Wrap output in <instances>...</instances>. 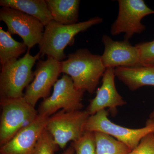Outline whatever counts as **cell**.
I'll return each instance as SVG.
<instances>
[{
	"mask_svg": "<svg viewBox=\"0 0 154 154\" xmlns=\"http://www.w3.org/2000/svg\"><path fill=\"white\" fill-rule=\"evenodd\" d=\"M108 113L103 110L90 116L85 126V131L100 132L109 135L127 146L131 150L135 148L147 135L154 133V119H149L145 126L130 128L115 124L108 118Z\"/></svg>",
	"mask_w": 154,
	"mask_h": 154,
	"instance_id": "277c9868",
	"label": "cell"
},
{
	"mask_svg": "<svg viewBox=\"0 0 154 154\" xmlns=\"http://www.w3.org/2000/svg\"><path fill=\"white\" fill-rule=\"evenodd\" d=\"M139 50L142 65L154 64V40L135 45Z\"/></svg>",
	"mask_w": 154,
	"mask_h": 154,
	"instance_id": "44dd1931",
	"label": "cell"
},
{
	"mask_svg": "<svg viewBox=\"0 0 154 154\" xmlns=\"http://www.w3.org/2000/svg\"><path fill=\"white\" fill-rule=\"evenodd\" d=\"M0 21L5 23L7 31L11 35L17 34L22 38L28 50L41 41L45 26L35 17L17 9L2 7L0 9Z\"/></svg>",
	"mask_w": 154,
	"mask_h": 154,
	"instance_id": "9c48e42d",
	"label": "cell"
},
{
	"mask_svg": "<svg viewBox=\"0 0 154 154\" xmlns=\"http://www.w3.org/2000/svg\"><path fill=\"white\" fill-rule=\"evenodd\" d=\"M114 68H109L102 76V85L96 91V96L92 99L86 110L90 116L108 108L110 112L115 114L117 107L126 105L116 90L115 83Z\"/></svg>",
	"mask_w": 154,
	"mask_h": 154,
	"instance_id": "4fadbf2b",
	"label": "cell"
},
{
	"mask_svg": "<svg viewBox=\"0 0 154 154\" xmlns=\"http://www.w3.org/2000/svg\"><path fill=\"white\" fill-rule=\"evenodd\" d=\"M54 21L64 25L78 23L79 0H46Z\"/></svg>",
	"mask_w": 154,
	"mask_h": 154,
	"instance_id": "2e32d148",
	"label": "cell"
},
{
	"mask_svg": "<svg viewBox=\"0 0 154 154\" xmlns=\"http://www.w3.org/2000/svg\"><path fill=\"white\" fill-rule=\"evenodd\" d=\"M103 21L102 18L96 17L85 22L64 25L52 20L45 26L42 38L38 44L39 52L42 56L47 55V57L63 61L67 58L65 48L73 45L75 36Z\"/></svg>",
	"mask_w": 154,
	"mask_h": 154,
	"instance_id": "7a4b0ae2",
	"label": "cell"
},
{
	"mask_svg": "<svg viewBox=\"0 0 154 154\" xmlns=\"http://www.w3.org/2000/svg\"><path fill=\"white\" fill-rule=\"evenodd\" d=\"M41 55L38 52L32 56L28 50L22 58L14 59L2 66L0 74L1 99H16L24 96V89L34 78L32 68Z\"/></svg>",
	"mask_w": 154,
	"mask_h": 154,
	"instance_id": "3957f363",
	"label": "cell"
},
{
	"mask_svg": "<svg viewBox=\"0 0 154 154\" xmlns=\"http://www.w3.org/2000/svg\"><path fill=\"white\" fill-rule=\"evenodd\" d=\"M28 48L24 42L12 38L8 31L0 28V63L1 66L14 59H18Z\"/></svg>",
	"mask_w": 154,
	"mask_h": 154,
	"instance_id": "e0dca14e",
	"label": "cell"
},
{
	"mask_svg": "<svg viewBox=\"0 0 154 154\" xmlns=\"http://www.w3.org/2000/svg\"><path fill=\"white\" fill-rule=\"evenodd\" d=\"M115 76L132 91L145 86H154V64L114 69Z\"/></svg>",
	"mask_w": 154,
	"mask_h": 154,
	"instance_id": "5bb4252c",
	"label": "cell"
},
{
	"mask_svg": "<svg viewBox=\"0 0 154 154\" xmlns=\"http://www.w3.org/2000/svg\"><path fill=\"white\" fill-rule=\"evenodd\" d=\"M71 146L74 149V154H96L95 133L85 131L78 140L72 142Z\"/></svg>",
	"mask_w": 154,
	"mask_h": 154,
	"instance_id": "d6986e66",
	"label": "cell"
},
{
	"mask_svg": "<svg viewBox=\"0 0 154 154\" xmlns=\"http://www.w3.org/2000/svg\"><path fill=\"white\" fill-rule=\"evenodd\" d=\"M118 16L110 29L113 36L124 33V40L129 41L135 34L143 33L145 25L141 23L144 17L154 14L143 0H119Z\"/></svg>",
	"mask_w": 154,
	"mask_h": 154,
	"instance_id": "ba28073f",
	"label": "cell"
},
{
	"mask_svg": "<svg viewBox=\"0 0 154 154\" xmlns=\"http://www.w3.org/2000/svg\"><path fill=\"white\" fill-rule=\"evenodd\" d=\"M0 145L7 143L20 130L36 119L38 112L24 97L1 99Z\"/></svg>",
	"mask_w": 154,
	"mask_h": 154,
	"instance_id": "5b68a950",
	"label": "cell"
},
{
	"mask_svg": "<svg viewBox=\"0 0 154 154\" xmlns=\"http://www.w3.org/2000/svg\"><path fill=\"white\" fill-rule=\"evenodd\" d=\"M94 133L96 154H128L131 151L124 143L109 135L100 132Z\"/></svg>",
	"mask_w": 154,
	"mask_h": 154,
	"instance_id": "ac0fdd59",
	"label": "cell"
},
{
	"mask_svg": "<svg viewBox=\"0 0 154 154\" xmlns=\"http://www.w3.org/2000/svg\"><path fill=\"white\" fill-rule=\"evenodd\" d=\"M149 119H154V109L152 111L150 114H149Z\"/></svg>",
	"mask_w": 154,
	"mask_h": 154,
	"instance_id": "cb8c5ba5",
	"label": "cell"
},
{
	"mask_svg": "<svg viewBox=\"0 0 154 154\" xmlns=\"http://www.w3.org/2000/svg\"><path fill=\"white\" fill-rule=\"evenodd\" d=\"M0 5L17 9L35 17L44 26L53 20L45 0H1Z\"/></svg>",
	"mask_w": 154,
	"mask_h": 154,
	"instance_id": "9a60e30c",
	"label": "cell"
},
{
	"mask_svg": "<svg viewBox=\"0 0 154 154\" xmlns=\"http://www.w3.org/2000/svg\"><path fill=\"white\" fill-rule=\"evenodd\" d=\"M74 149L72 146H70L61 154H74Z\"/></svg>",
	"mask_w": 154,
	"mask_h": 154,
	"instance_id": "603a6c76",
	"label": "cell"
},
{
	"mask_svg": "<svg viewBox=\"0 0 154 154\" xmlns=\"http://www.w3.org/2000/svg\"><path fill=\"white\" fill-rule=\"evenodd\" d=\"M67 58L61 62V73L71 78L78 90L93 94L106 70L101 56L87 49H79Z\"/></svg>",
	"mask_w": 154,
	"mask_h": 154,
	"instance_id": "6da1fadb",
	"label": "cell"
},
{
	"mask_svg": "<svg viewBox=\"0 0 154 154\" xmlns=\"http://www.w3.org/2000/svg\"><path fill=\"white\" fill-rule=\"evenodd\" d=\"M90 116L86 110H61L50 116L45 129L58 147L64 149L69 142L75 141L82 136L85 125Z\"/></svg>",
	"mask_w": 154,
	"mask_h": 154,
	"instance_id": "8992f818",
	"label": "cell"
},
{
	"mask_svg": "<svg viewBox=\"0 0 154 154\" xmlns=\"http://www.w3.org/2000/svg\"><path fill=\"white\" fill-rule=\"evenodd\" d=\"M53 87L51 96L44 99L39 105L38 115L49 117L60 109L66 111L82 110L85 92L75 87L69 76L64 74Z\"/></svg>",
	"mask_w": 154,
	"mask_h": 154,
	"instance_id": "52a82bcc",
	"label": "cell"
},
{
	"mask_svg": "<svg viewBox=\"0 0 154 154\" xmlns=\"http://www.w3.org/2000/svg\"><path fill=\"white\" fill-rule=\"evenodd\" d=\"M48 118L38 114L34 121L24 127L8 142L1 146L0 154H33Z\"/></svg>",
	"mask_w": 154,
	"mask_h": 154,
	"instance_id": "7c38bea8",
	"label": "cell"
},
{
	"mask_svg": "<svg viewBox=\"0 0 154 154\" xmlns=\"http://www.w3.org/2000/svg\"><path fill=\"white\" fill-rule=\"evenodd\" d=\"M102 42L105 49L101 59L106 69L142 66L139 50L135 45H131L129 41H114L110 36L104 35Z\"/></svg>",
	"mask_w": 154,
	"mask_h": 154,
	"instance_id": "8fae6325",
	"label": "cell"
},
{
	"mask_svg": "<svg viewBox=\"0 0 154 154\" xmlns=\"http://www.w3.org/2000/svg\"><path fill=\"white\" fill-rule=\"evenodd\" d=\"M128 154H154V133L147 135Z\"/></svg>",
	"mask_w": 154,
	"mask_h": 154,
	"instance_id": "7402d4cb",
	"label": "cell"
},
{
	"mask_svg": "<svg viewBox=\"0 0 154 154\" xmlns=\"http://www.w3.org/2000/svg\"><path fill=\"white\" fill-rule=\"evenodd\" d=\"M58 147L52 136L45 128L38 139L33 154H54Z\"/></svg>",
	"mask_w": 154,
	"mask_h": 154,
	"instance_id": "ffe728a7",
	"label": "cell"
},
{
	"mask_svg": "<svg viewBox=\"0 0 154 154\" xmlns=\"http://www.w3.org/2000/svg\"><path fill=\"white\" fill-rule=\"evenodd\" d=\"M61 73V62L51 57L45 60H38L33 81L26 88L23 96L25 100L35 107L39 99L48 97Z\"/></svg>",
	"mask_w": 154,
	"mask_h": 154,
	"instance_id": "30bf717a",
	"label": "cell"
}]
</instances>
